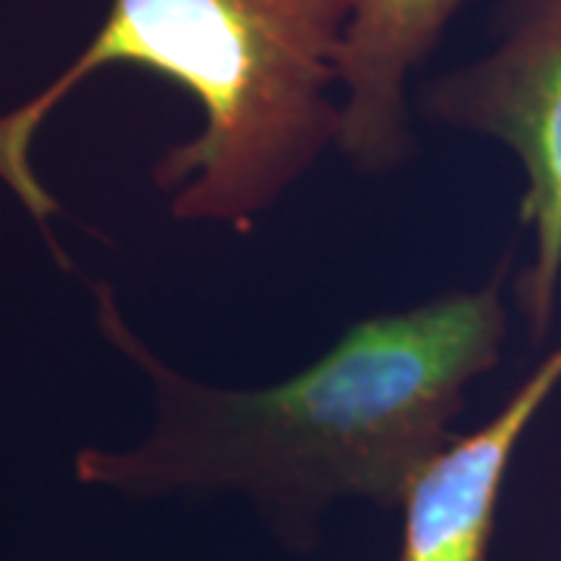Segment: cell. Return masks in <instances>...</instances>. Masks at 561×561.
<instances>
[{
  "label": "cell",
  "mask_w": 561,
  "mask_h": 561,
  "mask_svg": "<svg viewBox=\"0 0 561 561\" xmlns=\"http://www.w3.org/2000/svg\"><path fill=\"white\" fill-rule=\"evenodd\" d=\"M94 297L103 337L150 383L153 421L135 446L81 449L79 481L128 500L243 496L297 552L337 502L400 508L508 334L502 265L474 290L359 319L284 381L221 387L160 359L110 284Z\"/></svg>",
  "instance_id": "1"
},
{
  "label": "cell",
  "mask_w": 561,
  "mask_h": 561,
  "mask_svg": "<svg viewBox=\"0 0 561 561\" xmlns=\"http://www.w3.org/2000/svg\"><path fill=\"white\" fill-rule=\"evenodd\" d=\"M350 10L353 0H110L79 57L0 113V184L38 225L57 216L35 169L41 128L91 76L131 66L181 88L203 119L150 172L172 219L250 231L337 140Z\"/></svg>",
  "instance_id": "2"
},
{
  "label": "cell",
  "mask_w": 561,
  "mask_h": 561,
  "mask_svg": "<svg viewBox=\"0 0 561 561\" xmlns=\"http://www.w3.org/2000/svg\"><path fill=\"white\" fill-rule=\"evenodd\" d=\"M421 110L446 128L496 140L522 162L534 260L515 297L530 337L546 341L561 287V0H505L493 50L431 81Z\"/></svg>",
  "instance_id": "3"
},
{
  "label": "cell",
  "mask_w": 561,
  "mask_h": 561,
  "mask_svg": "<svg viewBox=\"0 0 561 561\" xmlns=\"http://www.w3.org/2000/svg\"><path fill=\"white\" fill-rule=\"evenodd\" d=\"M561 387V343L471 434H453L402 496L397 561H490L502 483L527 427Z\"/></svg>",
  "instance_id": "4"
},
{
  "label": "cell",
  "mask_w": 561,
  "mask_h": 561,
  "mask_svg": "<svg viewBox=\"0 0 561 561\" xmlns=\"http://www.w3.org/2000/svg\"><path fill=\"white\" fill-rule=\"evenodd\" d=\"M468 0H353L341 54L334 150L359 175H387L415 153L405 88Z\"/></svg>",
  "instance_id": "5"
}]
</instances>
